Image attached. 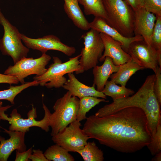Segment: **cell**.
Instances as JSON below:
<instances>
[{"label":"cell","instance_id":"cell-35","mask_svg":"<svg viewBox=\"0 0 161 161\" xmlns=\"http://www.w3.org/2000/svg\"><path fill=\"white\" fill-rule=\"evenodd\" d=\"M2 105V102L0 101V122L1 120H6V117L8 115L5 113V112L12 106L8 105L4 106Z\"/></svg>","mask_w":161,"mask_h":161},{"label":"cell","instance_id":"cell-4","mask_svg":"<svg viewBox=\"0 0 161 161\" xmlns=\"http://www.w3.org/2000/svg\"><path fill=\"white\" fill-rule=\"evenodd\" d=\"M79 103V99L72 96L69 91L56 100L53 106L54 111L49 119L51 136L56 135L76 120Z\"/></svg>","mask_w":161,"mask_h":161},{"label":"cell","instance_id":"cell-1","mask_svg":"<svg viewBox=\"0 0 161 161\" xmlns=\"http://www.w3.org/2000/svg\"><path fill=\"white\" fill-rule=\"evenodd\" d=\"M83 130L90 138L123 153L147 146L152 138L146 115L141 108L130 107L102 117H87Z\"/></svg>","mask_w":161,"mask_h":161},{"label":"cell","instance_id":"cell-29","mask_svg":"<svg viewBox=\"0 0 161 161\" xmlns=\"http://www.w3.org/2000/svg\"><path fill=\"white\" fill-rule=\"evenodd\" d=\"M144 7L156 16H161V0H143Z\"/></svg>","mask_w":161,"mask_h":161},{"label":"cell","instance_id":"cell-28","mask_svg":"<svg viewBox=\"0 0 161 161\" xmlns=\"http://www.w3.org/2000/svg\"><path fill=\"white\" fill-rule=\"evenodd\" d=\"M147 147L152 156L161 151V120L158 123L154 136Z\"/></svg>","mask_w":161,"mask_h":161},{"label":"cell","instance_id":"cell-19","mask_svg":"<svg viewBox=\"0 0 161 161\" xmlns=\"http://www.w3.org/2000/svg\"><path fill=\"white\" fill-rule=\"evenodd\" d=\"M63 0L64 11L74 24L82 30H87L90 29L89 23L81 10L78 0Z\"/></svg>","mask_w":161,"mask_h":161},{"label":"cell","instance_id":"cell-27","mask_svg":"<svg viewBox=\"0 0 161 161\" xmlns=\"http://www.w3.org/2000/svg\"><path fill=\"white\" fill-rule=\"evenodd\" d=\"M156 19L151 37V46L161 57V16H156Z\"/></svg>","mask_w":161,"mask_h":161},{"label":"cell","instance_id":"cell-30","mask_svg":"<svg viewBox=\"0 0 161 161\" xmlns=\"http://www.w3.org/2000/svg\"><path fill=\"white\" fill-rule=\"evenodd\" d=\"M155 80L153 86L154 93L160 105L161 104V68L159 66L156 72Z\"/></svg>","mask_w":161,"mask_h":161},{"label":"cell","instance_id":"cell-14","mask_svg":"<svg viewBox=\"0 0 161 161\" xmlns=\"http://www.w3.org/2000/svg\"><path fill=\"white\" fill-rule=\"evenodd\" d=\"M100 35L103 43L104 50L99 61H103L105 58L108 56L112 58L115 65L119 66L131 59L130 55L123 49L120 42L104 33L100 32Z\"/></svg>","mask_w":161,"mask_h":161},{"label":"cell","instance_id":"cell-24","mask_svg":"<svg viewBox=\"0 0 161 161\" xmlns=\"http://www.w3.org/2000/svg\"><path fill=\"white\" fill-rule=\"evenodd\" d=\"M59 145L55 144L48 147L44 153L49 161H74V157Z\"/></svg>","mask_w":161,"mask_h":161},{"label":"cell","instance_id":"cell-3","mask_svg":"<svg viewBox=\"0 0 161 161\" xmlns=\"http://www.w3.org/2000/svg\"><path fill=\"white\" fill-rule=\"evenodd\" d=\"M109 25L126 37L134 36V12L123 0H102Z\"/></svg>","mask_w":161,"mask_h":161},{"label":"cell","instance_id":"cell-5","mask_svg":"<svg viewBox=\"0 0 161 161\" xmlns=\"http://www.w3.org/2000/svg\"><path fill=\"white\" fill-rule=\"evenodd\" d=\"M80 56L79 54L70 58L64 63L58 57L53 56V62L49 66L46 72L41 75H35L33 79L38 81L40 86H45L48 89L62 87L67 80L64 76L65 74L74 72L77 74L80 73L81 67L79 59Z\"/></svg>","mask_w":161,"mask_h":161},{"label":"cell","instance_id":"cell-6","mask_svg":"<svg viewBox=\"0 0 161 161\" xmlns=\"http://www.w3.org/2000/svg\"><path fill=\"white\" fill-rule=\"evenodd\" d=\"M0 24L4 30L3 35L0 39V50L3 55L10 56L15 64L27 57L29 49L23 44L21 33L5 17L0 9Z\"/></svg>","mask_w":161,"mask_h":161},{"label":"cell","instance_id":"cell-20","mask_svg":"<svg viewBox=\"0 0 161 161\" xmlns=\"http://www.w3.org/2000/svg\"><path fill=\"white\" fill-rule=\"evenodd\" d=\"M144 68L131 59L127 62L119 65V69L110 76V80L116 84L126 86L131 77L137 71Z\"/></svg>","mask_w":161,"mask_h":161},{"label":"cell","instance_id":"cell-21","mask_svg":"<svg viewBox=\"0 0 161 161\" xmlns=\"http://www.w3.org/2000/svg\"><path fill=\"white\" fill-rule=\"evenodd\" d=\"M102 92L106 96L111 97L113 101L127 97L134 93L133 90L125 86H119L110 80L107 81Z\"/></svg>","mask_w":161,"mask_h":161},{"label":"cell","instance_id":"cell-17","mask_svg":"<svg viewBox=\"0 0 161 161\" xmlns=\"http://www.w3.org/2000/svg\"><path fill=\"white\" fill-rule=\"evenodd\" d=\"M68 79L62 87L69 91L72 96L79 99L88 96L107 98L106 96L102 92L95 89V86L92 85V86H89L80 82L76 78L73 72L68 73Z\"/></svg>","mask_w":161,"mask_h":161},{"label":"cell","instance_id":"cell-33","mask_svg":"<svg viewBox=\"0 0 161 161\" xmlns=\"http://www.w3.org/2000/svg\"><path fill=\"white\" fill-rule=\"evenodd\" d=\"M19 82L15 77L0 73V83H7L10 85L18 84Z\"/></svg>","mask_w":161,"mask_h":161},{"label":"cell","instance_id":"cell-15","mask_svg":"<svg viewBox=\"0 0 161 161\" xmlns=\"http://www.w3.org/2000/svg\"><path fill=\"white\" fill-rule=\"evenodd\" d=\"M4 129L9 135L10 138L5 140L0 136V161H7L14 150L22 152L26 149L24 143L25 132Z\"/></svg>","mask_w":161,"mask_h":161},{"label":"cell","instance_id":"cell-36","mask_svg":"<svg viewBox=\"0 0 161 161\" xmlns=\"http://www.w3.org/2000/svg\"><path fill=\"white\" fill-rule=\"evenodd\" d=\"M154 157L151 159L153 161H161V151L156 154Z\"/></svg>","mask_w":161,"mask_h":161},{"label":"cell","instance_id":"cell-11","mask_svg":"<svg viewBox=\"0 0 161 161\" xmlns=\"http://www.w3.org/2000/svg\"><path fill=\"white\" fill-rule=\"evenodd\" d=\"M127 53L144 69H151L155 73L158 66L161 68V57L154 47L148 45L144 39L131 43Z\"/></svg>","mask_w":161,"mask_h":161},{"label":"cell","instance_id":"cell-34","mask_svg":"<svg viewBox=\"0 0 161 161\" xmlns=\"http://www.w3.org/2000/svg\"><path fill=\"white\" fill-rule=\"evenodd\" d=\"M131 7L134 10L144 7L143 0H123Z\"/></svg>","mask_w":161,"mask_h":161},{"label":"cell","instance_id":"cell-31","mask_svg":"<svg viewBox=\"0 0 161 161\" xmlns=\"http://www.w3.org/2000/svg\"><path fill=\"white\" fill-rule=\"evenodd\" d=\"M32 147L22 152L16 151L15 161H28L32 153Z\"/></svg>","mask_w":161,"mask_h":161},{"label":"cell","instance_id":"cell-13","mask_svg":"<svg viewBox=\"0 0 161 161\" xmlns=\"http://www.w3.org/2000/svg\"><path fill=\"white\" fill-rule=\"evenodd\" d=\"M134 11V36H142L148 45L152 46L151 37L156 21V16L147 10L144 7Z\"/></svg>","mask_w":161,"mask_h":161},{"label":"cell","instance_id":"cell-16","mask_svg":"<svg viewBox=\"0 0 161 161\" xmlns=\"http://www.w3.org/2000/svg\"><path fill=\"white\" fill-rule=\"evenodd\" d=\"M90 29L95 30L99 32L104 33L111 37L113 39L120 42L121 47L125 52L132 42L143 39L141 36H134L131 37H126L122 35L115 29L111 27L103 18L95 17L93 21L89 23Z\"/></svg>","mask_w":161,"mask_h":161},{"label":"cell","instance_id":"cell-7","mask_svg":"<svg viewBox=\"0 0 161 161\" xmlns=\"http://www.w3.org/2000/svg\"><path fill=\"white\" fill-rule=\"evenodd\" d=\"M84 47L82 49L79 60L80 73L96 66L102 57L104 46L100 32L92 29L83 34Z\"/></svg>","mask_w":161,"mask_h":161},{"label":"cell","instance_id":"cell-32","mask_svg":"<svg viewBox=\"0 0 161 161\" xmlns=\"http://www.w3.org/2000/svg\"><path fill=\"white\" fill-rule=\"evenodd\" d=\"M32 152L33 153L30 156L29 160L32 161H49L43 151L40 149H33Z\"/></svg>","mask_w":161,"mask_h":161},{"label":"cell","instance_id":"cell-2","mask_svg":"<svg viewBox=\"0 0 161 161\" xmlns=\"http://www.w3.org/2000/svg\"><path fill=\"white\" fill-rule=\"evenodd\" d=\"M155 77V74L147 76L143 84L135 93L131 96L113 100L111 103L100 109L95 115L102 117L127 107L140 108L146 115L148 128L152 138L158 123L161 120L160 105L153 91Z\"/></svg>","mask_w":161,"mask_h":161},{"label":"cell","instance_id":"cell-18","mask_svg":"<svg viewBox=\"0 0 161 161\" xmlns=\"http://www.w3.org/2000/svg\"><path fill=\"white\" fill-rule=\"evenodd\" d=\"M101 66H96L92 70L94 76L93 85L96 87V90L102 92L108 79L113 73L118 71L119 66L115 65L110 57L106 56Z\"/></svg>","mask_w":161,"mask_h":161},{"label":"cell","instance_id":"cell-25","mask_svg":"<svg viewBox=\"0 0 161 161\" xmlns=\"http://www.w3.org/2000/svg\"><path fill=\"white\" fill-rule=\"evenodd\" d=\"M79 99V107L76 120L80 122L86 119V113L92 108L101 102H108L109 101L103 98L100 99L91 96L84 97Z\"/></svg>","mask_w":161,"mask_h":161},{"label":"cell","instance_id":"cell-9","mask_svg":"<svg viewBox=\"0 0 161 161\" xmlns=\"http://www.w3.org/2000/svg\"><path fill=\"white\" fill-rule=\"evenodd\" d=\"M32 109L27 113L28 118L24 119L16 109H13L10 114V117L7 116L6 120L10 124L9 130L16 131L26 132L29 131L30 128L38 127L46 132L49 131V119L51 114L49 110L46 106L43 103V108L44 111L43 118L40 120H37L36 109L32 105Z\"/></svg>","mask_w":161,"mask_h":161},{"label":"cell","instance_id":"cell-8","mask_svg":"<svg viewBox=\"0 0 161 161\" xmlns=\"http://www.w3.org/2000/svg\"><path fill=\"white\" fill-rule=\"evenodd\" d=\"M51 56L46 53H42L40 57L24 58L14 64L10 66L5 71L4 74L16 77L21 84L24 83L25 78L32 75L40 76L44 74L46 68L51 60Z\"/></svg>","mask_w":161,"mask_h":161},{"label":"cell","instance_id":"cell-23","mask_svg":"<svg viewBox=\"0 0 161 161\" xmlns=\"http://www.w3.org/2000/svg\"><path fill=\"white\" fill-rule=\"evenodd\" d=\"M84 161H103L102 151L96 145L94 141L87 142L82 149L77 151Z\"/></svg>","mask_w":161,"mask_h":161},{"label":"cell","instance_id":"cell-12","mask_svg":"<svg viewBox=\"0 0 161 161\" xmlns=\"http://www.w3.org/2000/svg\"><path fill=\"white\" fill-rule=\"evenodd\" d=\"M21 38L22 41L28 48L38 50L42 53H46L49 50H55L70 56L75 54L76 51L74 47L64 44L58 37L53 35L33 38L21 33Z\"/></svg>","mask_w":161,"mask_h":161},{"label":"cell","instance_id":"cell-22","mask_svg":"<svg viewBox=\"0 0 161 161\" xmlns=\"http://www.w3.org/2000/svg\"><path fill=\"white\" fill-rule=\"evenodd\" d=\"M79 4L83 5L86 15H93L100 17L106 21L107 17L102 0H78Z\"/></svg>","mask_w":161,"mask_h":161},{"label":"cell","instance_id":"cell-26","mask_svg":"<svg viewBox=\"0 0 161 161\" xmlns=\"http://www.w3.org/2000/svg\"><path fill=\"white\" fill-rule=\"evenodd\" d=\"M38 85V82L34 80L31 82H25L20 85H10L8 89L0 91V100H7L12 104L13 105L15 103L14 99L18 94L30 87L37 86Z\"/></svg>","mask_w":161,"mask_h":161},{"label":"cell","instance_id":"cell-10","mask_svg":"<svg viewBox=\"0 0 161 161\" xmlns=\"http://www.w3.org/2000/svg\"><path fill=\"white\" fill-rule=\"evenodd\" d=\"M77 120L70 123L61 131L52 136V140L68 152L77 151L83 148L90 139L80 127Z\"/></svg>","mask_w":161,"mask_h":161}]
</instances>
